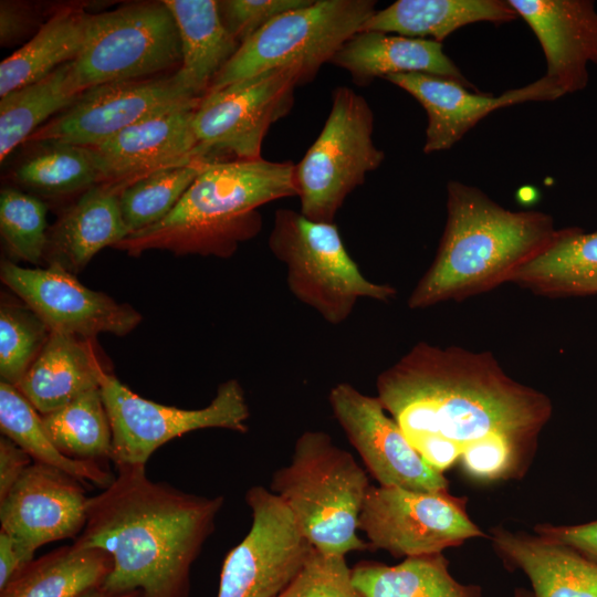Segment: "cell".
<instances>
[{
    "instance_id": "obj_22",
    "label": "cell",
    "mask_w": 597,
    "mask_h": 597,
    "mask_svg": "<svg viewBox=\"0 0 597 597\" xmlns=\"http://www.w3.org/2000/svg\"><path fill=\"white\" fill-rule=\"evenodd\" d=\"M489 540L510 570H522L534 597H597V563L572 547L498 526Z\"/></svg>"
},
{
    "instance_id": "obj_31",
    "label": "cell",
    "mask_w": 597,
    "mask_h": 597,
    "mask_svg": "<svg viewBox=\"0 0 597 597\" xmlns=\"http://www.w3.org/2000/svg\"><path fill=\"white\" fill-rule=\"evenodd\" d=\"M80 94L72 73V62H69L42 80L1 97V163L41 126L72 105Z\"/></svg>"
},
{
    "instance_id": "obj_19",
    "label": "cell",
    "mask_w": 597,
    "mask_h": 597,
    "mask_svg": "<svg viewBox=\"0 0 597 597\" xmlns=\"http://www.w3.org/2000/svg\"><path fill=\"white\" fill-rule=\"evenodd\" d=\"M535 34L546 61V76L563 95L588 83L597 65V10L591 0H509Z\"/></svg>"
},
{
    "instance_id": "obj_13",
    "label": "cell",
    "mask_w": 597,
    "mask_h": 597,
    "mask_svg": "<svg viewBox=\"0 0 597 597\" xmlns=\"http://www.w3.org/2000/svg\"><path fill=\"white\" fill-rule=\"evenodd\" d=\"M244 499L252 524L223 561L218 597H275L298 576L315 548L273 492L253 485Z\"/></svg>"
},
{
    "instance_id": "obj_46",
    "label": "cell",
    "mask_w": 597,
    "mask_h": 597,
    "mask_svg": "<svg viewBox=\"0 0 597 597\" xmlns=\"http://www.w3.org/2000/svg\"><path fill=\"white\" fill-rule=\"evenodd\" d=\"M513 597H534V594L525 588H516Z\"/></svg>"
},
{
    "instance_id": "obj_43",
    "label": "cell",
    "mask_w": 597,
    "mask_h": 597,
    "mask_svg": "<svg viewBox=\"0 0 597 597\" xmlns=\"http://www.w3.org/2000/svg\"><path fill=\"white\" fill-rule=\"evenodd\" d=\"M31 457L8 437L0 438V500L31 464Z\"/></svg>"
},
{
    "instance_id": "obj_6",
    "label": "cell",
    "mask_w": 597,
    "mask_h": 597,
    "mask_svg": "<svg viewBox=\"0 0 597 597\" xmlns=\"http://www.w3.org/2000/svg\"><path fill=\"white\" fill-rule=\"evenodd\" d=\"M285 266L293 296L331 325L343 324L360 298L388 302L397 290L367 279L349 255L335 222H318L300 211H275L268 239Z\"/></svg>"
},
{
    "instance_id": "obj_23",
    "label": "cell",
    "mask_w": 597,
    "mask_h": 597,
    "mask_svg": "<svg viewBox=\"0 0 597 597\" xmlns=\"http://www.w3.org/2000/svg\"><path fill=\"white\" fill-rule=\"evenodd\" d=\"M329 63L347 71L360 86L369 85L377 77L423 73L479 91L443 52L442 43L428 39L360 31L339 48Z\"/></svg>"
},
{
    "instance_id": "obj_37",
    "label": "cell",
    "mask_w": 597,
    "mask_h": 597,
    "mask_svg": "<svg viewBox=\"0 0 597 597\" xmlns=\"http://www.w3.org/2000/svg\"><path fill=\"white\" fill-rule=\"evenodd\" d=\"M51 331L27 305L0 307L1 381L17 386L40 354Z\"/></svg>"
},
{
    "instance_id": "obj_35",
    "label": "cell",
    "mask_w": 597,
    "mask_h": 597,
    "mask_svg": "<svg viewBox=\"0 0 597 597\" xmlns=\"http://www.w3.org/2000/svg\"><path fill=\"white\" fill-rule=\"evenodd\" d=\"M211 161L214 160L198 157L159 168L128 184L119 193V206L129 232L164 219Z\"/></svg>"
},
{
    "instance_id": "obj_36",
    "label": "cell",
    "mask_w": 597,
    "mask_h": 597,
    "mask_svg": "<svg viewBox=\"0 0 597 597\" xmlns=\"http://www.w3.org/2000/svg\"><path fill=\"white\" fill-rule=\"evenodd\" d=\"M48 207L38 197L6 187L0 192V233L10 256L39 264L48 244Z\"/></svg>"
},
{
    "instance_id": "obj_3",
    "label": "cell",
    "mask_w": 597,
    "mask_h": 597,
    "mask_svg": "<svg viewBox=\"0 0 597 597\" xmlns=\"http://www.w3.org/2000/svg\"><path fill=\"white\" fill-rule=\"evenodd\" d=\"M541 211L509 210L481 189L450 180L436 256L408 298L411 310L461 301L505 282L558 235Z\"/></svg>"
},
{
    "instance_id": "obj_29",
    "label": "cell",
    "mask_w": 597,
    "mask_h": 597,
    "mask_svg": "<svg viewBox=\"0 0 597 597\" xmlns=\"http://www.w3.org/2000/svg\"><path fill=\"white\" fill-rule=\"evenodd\" d=\"M112 569L107 552L73 543L31 561L0 590V597H78L103 587Z\"/></svg>"
},
{
    "instance_id": "obj_12",
    "label": "cell",
    "mask_w": 597,
    "mask_h": 597,
    "mask_svg": "<svg viewBox=\"0 0 597 597\" xmlns=\"http://www.w3.org/2000/svg\"><path fill=\"white\" fill-rule=\"evenodd\" d=\"M303 84V71L291 66L207 92L192 119L200 154L212 160L261 158L269 128L290 113L294 90Z\"/></svg>"
},
{
    "instance_id": "obj_2",
    "label": "cell",
    "mask_w": 597,
    "mask_h": 597,
    "mask_svg": "<svg viewBox=\"0 0 597 597\" xmlns=\"http://www.w3.org/2000/svg\"><path fill=\"white\" fill-rule=\"evenodd\" d=\"M116 469L112 484L90 498L86 524L73 543L112 556L102 587L109 594L189 597L191 566L214 530L223 496L154 482L146 465Z\"/></svg>"
},
{
    "instance_id": "obj_32",
    "label": "cell",
    "mask_w": 597,
    "mask_h": 597,
    "mask_svg": "<svg viewBox=\"0 0 597 597\" xmlns=\"http://www.w3.org/2000/svg\"><path fill=\"white\" fill-rule=\"evenodd\" d=\"M0 428L33 462L61 470L82 484L105 489L115 479L96 461L77 460L62 453L49 437L41 415L15 386L4 381L0 383Z\"/></svg>"
},
{
    "instance_id": "obj_4",
    "label": "cell",
    "mask_w": 597,
    "mask_h": 597,
    "mask_svg": "<svg viewBox=\"0 0 597 597\" xmlns=\"http://www.w3.org/2000/svg\"><path fill=\"white\" fill-rule=\"evenodd\" d=\"M295 164L256 159L209 163L159 222L114 245L129 255L166 250L176 255L227 259L263 227L259 208L296 196Z\"/></svg>"
},
{
    "instance_id": "obj_20",
    "label": "cell",
    "mask_w": 597,
    "mask_h": 597,
    "mask_svg": "<svg viewBox=\"0 0 597 597\" xmlns=\"http://www.w3.org/2000/svg\"><path fill=\"white\" fill-rule=\"evenodd\" d=\"M199 103L145 118L100 145L87 147L102 182L128 185L159 168L207 158L199 151L192 127Z\"/></svg>"
},
{
    "instance_id": "obj_24",
    "label": "cell",
    "mask_w": 597,
    "mask_h": 597,
    "mask_svg": "<svg viewBox=\"0 0 597 597\" xmlns=\"http://www.w3.org/2000/svg\"><path fill=\"white\" fill-rule=\"evenodd\" d=\"M104 370L91 339L51 332L15 387L40 415H45L100 388Z\"/></svg>"
},
{
    "instance_id": "obj_26",
    "label": "cell",
    "mask_w": 597,
    "mask_h": 597,
    "mask_svg": "<svg viewBox=\"0 0 597 597\" xmlns=\"http://www.w3.org/2000/svg\"><path fill=\"white\" fill-rule=\"evenodd\" d=\"M177 24L185 84L203 97L240 44L222 22L218 1L164 0Z\"/></svg>"
},
{
    "instance_id": "obj_38",
    "label": "cell",
    "mask_w": 597,
    "mask_h": 597,
    "mask_svg": "<svg viewBox=\"0 0 597 597\" xmlns=\"http://www.w3.org/2000/svg\"><path fill=\"white\" fill-rule=\"evenodd\" d=\"M534 451L506 438H492L465 449L459 458L464 473L482 482L520 479Z\"/></svg>"
},
{
    "instance_id": "obj_41",
    "label": "cell",
    "mask_w": 597,
    "mask_h": 597,
    "mask_svg": "<svg viewBox=\"0 0 597 597\" xmlns=\"http://www.w3.org/2000/svg\"><path fill=\"white\" fill-rule=\"evenodd\" d=\"M45 11L40 4L25 1L2 0L0 2V43L2 46L17 44L34 35L45 23Z\"/></svg>"
},
{
    "instance_id": "obj_16",
    "label": "cell",
    "mask_w": 597,
    "mask_h": 597,
    "mask_svg": "<svg viewBox=\"0 0 597 597\" xmlns=\"http://www.w3.org/2000/svg\"><path fill=\"white\" fill-rule=\"evenodd\" d=\"M328 401L349 443L380 486L448 490L443 473L422 459L377 396L339 383L331 388Z\"/></svg>"
},
{
    "instance_id": "obj_11",
    "label": "cell",
    "mask_w": 597,
    "mask_h": 597,
    "mask_svg": "<svg viewBox=\"0 0 597 597\" xmlns=\"http://www.w3.org/2000/svg\"><path fill=\"white\" fill-rule=\"evenodd\" d=\"M370 549L394 557L442 553L465 541L488 537L469 516L467 498L449 490L413 491L370 486L358 522Z\"/></svg>"
},
{
    "instance_id": "obj_17",
    "label": "cell",
    "mask_w": 597,
    "mask_h": 597,
    "mask_svg": "<svg viewBox=\"0 0 597 597\" xmlns=\"http://www.w3.org/2000/svg\"><path fill=\"white\" fill-rule=\"evenodd\" d=\"M88 500L80 481L33 462L0 500L1 531L33 552L48 543L75 540L86 524Z\"/></svg>"
},
{
    "instance_id": "obj_9",
    "label": "cell",
    "mask_w": 597,
    "mask_h": 597,
    "mask_svg": "<svg viewBox=\"0 0 597 597\" xmlns=\"http://www.w3.org/2000/svg\"><path fill=\"white\" fill-rule=\"evenodd\" d=\"M181 63L176 21L164 1L92 13L72 73L77 90L161 75ZM159 76V75H158Z\"/></svg>"
},
{
    "instance_id": "obj_21",
    "label": "cell",
    "mask_w": 597,
    "mask_h": 597,
    "mask_svg": "<svg viewBox=\"0 0 597 597\" xmlns=\"http://www.w3.org/2000/svg\"><path fill=\"white\" fill-rule=\"evenodd\" d=\"M122 182H101L85 190L49 229L46 266L72 274L81 272L106 247L116 245L130 232L123 219Z\"/></svg>"
},
{
    "instance_id": "obj_27",
    "label": "cell",
    "mask_w": 597,
    "mask_h": 597,
    "mask_svg": "<svg viewBox=\"0 0 597 597\" xmlns=\"http://www.w3.org/2000/svg\"><path fill=\"white\" fill-rule=\"evenodd\" d=\"M91 12L83 4L56 8L42 28L0 64V96L32 84L80 54Z\"/></svg>"
},
{
    "instance_id": "obj_18",
    "label": "cell",
    "mask_w": 597,
    "mask_h": 597,
    "mask_svg": "<svg viewBox=\"0 0 597 597\" xmlns=\"http://www.w3.org/2000/svg\"><path fill=\"white\" fill-rule=\"evenodd\" d=\"M384 80L410 94L425 108L428 118L425 154L450 149L495 109L526 102H552L564 96L544 75L496 96L423 73L395 74Z\"/></svg>"
},
{
    "instance_id": "obj_34",
    "label": "cell",
    "mask_w": 597,
    "mask_h": 597,
    "mask_svg": "<svg viewBox=\"0 0 597 597\" xmlns=\"http://www.w3.org/2000/svg\"><path fill=\"white\" fill-rule=\"evenodd\" d=\"M41 418L49 437L65 455L96 462L111 458L112 427L100 388Z\"/></svg>"
},
{
    "instance_id": "obj_44",
    "label": "cell",
    "mask_w": 597,
    "mask_h": 597,
    "mask_svg": "<svg viewBox=\"0 0 597 597\" xmlns=\"http://www.w3.org/2000/svg\"><path fill=\"white\" fill-rule=\"evenodd\" d=\"M34 553L0 530V590L34 559Z\"/></svg>"
},
{
    "instance_id": "obj_42",
    "label": "cell",
    "mask_w": 597,
    "mask_h": 597,
    "mask_svg": "<svg viewBox=\"0 0 597 597\" xmlns=\"http://www.w3.org/2000/svg\"><path fill=\"white\" fill-rule=\"evenodd\" d=\"M534 533L565 544L597 563V520L575 525L540 523L534 526Z\"/></svg>"
},
{
    "instance_id": "obj_40",
    "label": "cell",
    "mask_w": 597,
    "mask_h": 597,
    "mask_svg": "<svg viewBox=\"0 0 597 597\" xmlns=\"http://www.w3.org/2000/svg\"><path fill=\"white\" fill-rule=\"evenodd\" d=\"M312 0H222L220 15L230 34L241 45L276 17L311 3Z\"/></svg>"
},
{
    "instance_id": "obj_8",
    "label": "cell",
    "mask_w": 597,
    "mask_h": 597,
    "mask_svg": "<svg viewBox=\"0 0 597 597\" xmlns=\"http://www.w3.org/2000/svg\"><path fill=\"white\" fill-rule=\"evenodd\" d=\"M374 114L348 86L332 93V107L314 143L294 168L300 212L313 221L335 222L347 196L376 170L385 153L373 140Z\"/></svg>"
},
{
    "instance_id": "obj_33",
    "label": "cell",
    "mask_w": 597,
    "mask_h": 597,
    "mask_svg": "<svg viewBox=\"0 0 597 597\" xmlns=\"http://www.w3.org/2000/svg\"><path fill=\"white\" fill-rule=\"evenodd\" d=\"M12 171L21 187L44 197H63L101 184V174L87 147L38 142Z\"/></svg>"
},
{
    "instance_id": "obj_30",
    "label": "cell",
    "mask_w": 597,
    "mask_h": 597,
    "mask_svg": "<svg viewBox=\"0 0 597 597\" xmlns=\"http://www.w3.org/2000/svg\"><path fill=\"white\" fill-rule=\"evenodd\" d=\"M360 597H481V587L458 582L442 553L405 558L397 565L364 561L350 568Z\"/></svg>"
},
{
    "instance_id": "obj_15",
    "label": "cell",
    "mask_w": 597,
    "mask_h": 597,
    "mask_svg": "<svg viewBox=\"0 0 597 597\" xmlns=\"http://www.w3.org/2000/svg\"><path fill=\"white\" fill-rule=\"evenodd\" d=\"M0 277L51 332L86 339L101 333L125 336L142 321L129 304L88 289L59 266L31 269L2 260Z\"/></svg>"
},
{
    "instance_id": "obj_39",
    "label": "cell",
    "mask_w": 597,
    "mask_h": 597,
    "mask_svg": "<svg viewBox=\"0 0 597 597\" xmlns=\"http://www.w3.org/2000/svg\"><path fill=\"white\" fill-rule=\"evenodd\" d=\"M275 597H360L345 556L314 551L298 576Z\"/></svg>"
},
{
    "instance_id": "obj_1",
    "label": "cell",
    "mask_w": 597,
    "mask_h": 597,
    "mask_svg": "<svg viewBox=\"0 0 597 597\" xmlns=\"http://www.w3.org/2000/svg\"><path fill=\"white\" fill-rule=\"evenodd\" d=\"M377 397L409 442L443 473L492 438L535 452L552 416L542 391L511 378L489 352L417 343L376 379Z\"/></svg>"
},
{
    "instance_id": "obj_28",
    "label": "cell",
    "mask_w": 597,
    "mask_h": 597,
    "mask_svg": "<svg viewBox=\"0 0 597 597\" xmlns=\"http://www.w3.org/2000/svg\"><path fill=\"white\" fill-rule=\"evenodd\" d=\"M511 282L549 297L596 294L597 231L562 228L556 239L523 265Z\"/></svg>"
},
{
    "instance_id": "obj_14",
    "label": "cell",
    "mask_w": 597,
    "mask_h": 597,
    "mask_svg": "<svg viewBox=\"0 0 597 597\" xmlns=\"http://www.w3.org/2000/svg\"><path fill=\"white\" fill-rule=\"evenodd\" d=\"M196 95L176 70L169 75L101 84L41 126L28 143L61 142L94 147L154 115L196 104Z\"/></svg>"
},
{
    "instance_id": "obj_5",
    "label": "cell",
    "mask_w": 597,
    "mask_h": 597,
    "mask_svg": "<svg viewBox=\"0 0 597 597\" xmlns=\"http://www.w3.org/2000/svg\"><path fill=\"white\" fill-rule=\"evenodd\" d=\"M370 486L366 471L328 433L306 430L295 441L291 462L273 473L270 491L316 551L345 556L370 549L357 534Z\"/></svg>"
},
{
    "instance_id": "obj_7",
    "label": "cell",
    "mask_w": 597,
    "mask_h": 597,
    "mask_svg": "<svg viewBox=\"0 0 597 597\" xmlns=\"http://www.w3.org/2000/svg\"><path fill=\"white\" fill-rule=\"evenodd\" d=\"M374 0H312L264 25L243 42L208 92L261 73L297 66L311 82L376 11Z\"/></svg>"
},
{
    "instance_id": "obj_45",
    "label": "cell",
    "mask_w": 597,
    "mask_h": 597,
    "mask_svg": "<svg viewBox=\"0 0 597 597\" xmlns=\"http://www.w3.org/2000/svg\"><path fill=\"white\" fill-rule=\"evenodd\" d=\"M78 597H142V593L140 591H132V593H127V594L113 595V594H109V593L105 591L101 587V588H95V589L88 590V591L84 593L83 595H81Z\"/></svg>"
},
{
    "instance_id": "obj_25",
    "label": "cell",
    "mask_w": 597,
    "mask_h": 597,
    "mask_svg": "<svg viewBox=\"0 0 597 597\" xmlns=\"http://www.w3.org/2000/svg\"><path fill=\"white\" fill-rule=\"evenodd\" d=\"M519 18L509 0H398L375 11L362 31L396 33L442 43L472 23H507Z\"/></svg>"
},
{
    "instance_id": "obj_10",
    "label": "cell",
    "mask_w": 597,
    "mask_h": 597,
    "mask_svg": "<svg viewBox=\"0 0 597 597\" xmlns=\"http://www.w3.org/2000/svg\"><path fill=\"white\" fill-rule=\"evenodd\" d=\"M100 390L112 427L109 460L116 468L146 465L163 444L195 430L221 428L245 433L249 429V405L234 378L220 384L210 404L200 409L145 399L106 370L101 374Z\"/></svg>"
}]
</instances>
